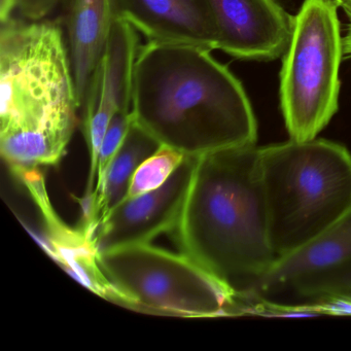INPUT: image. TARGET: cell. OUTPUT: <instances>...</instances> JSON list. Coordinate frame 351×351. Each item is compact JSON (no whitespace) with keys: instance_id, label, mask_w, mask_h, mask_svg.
I'll return each mask as SVG.
<instances>
[{"instance_id":"6da1fadb","label":"cell","mask_w":351,"mask_h":351,"mask_svg":"<svg viewBox=\"0 0 351 351\" xmlns=\"http://www.w3.org/2000/svg\"><path fill=\"white\" fill-rule=\"evenodd\" d=\"M131 112L160 145L190 157L258 141L256 114L241 82L210 50L194 45L141 46Z\"/></svg>"},{"instance_id":"7a4b0ae2","label":"cell","mask_w":351,"mask_h":351,"mask_svg":"<svg viewBox=\"0 0 351 351\" xmlns=\"http://www.w3.org/2000/svg\"><path fill=\"white\" fill-rule=\"evenodd\" d=\"M176 231L182 254L227 285L245 306L277 261L260 147H235L198 158Z\"/></svg>"},{"instance_id":"3957f363","label":"cell","mask_w":351,"mask_h":351,"mask_svg":"<svg viewBox=\"0 0 351 351\" xmlns=\"http://www.w3.org/2000/svg\"><path fill=\"white\" fill-rule=\"evenodd\" d=\"M0 104V152L12 172L57 165L81 110L57 22L12 16L1 21Z\"/></svg>"},{"instance_id":"277c9868","label":"cell","mask_w":351,"mask_h":351,"mask_svg":"<svg viewBox=\"0 0 351 351\" xmlns=\"http://www.w3.org/2000/svg\"><path fill=\"white\" fill-rule=\"evenodd\" d=\"M277 260L313 241L351 209V154L326 139L260 147Z\"/></svg>"},{"instance_id":"5b68a950","label":"cell","mask_w":351,"mask_h":351,"mask_svg":"<svg viewBox=\"0 0 351 351\" xmlns=\"http://www.w3.org/2000/svg\"><path fill=\"white\" fill-rule=\"evenodd\" d=\"M117 303L141 311L206 318L245 313L235 293L186 254L149 243L97 254Z\"/></svg>"},{"instance_id":"8992f818","label":"cell","mask_w":351,"mask_h":351,"mask_svg":"<svg viewBox=\"0 0 351 351\" xmlns=\"http://www.w3.org/2000/svg\"><path fill=\"white\" fill-rule=\"evenodd\" d=\"M337 7L304 0L282 56L280 108L289 139L311 141L338 110L343 44Z\"/></svg>"},{"instance_id":"52a82bcc","label":"cell","mask_w":351,"mask_h":351,"mask_svg":"<svg viewBox=\"0 0 351 351\" xmlns=\"http://www.w3.org/2000/svg\"><path fill=\"white\" fill-rule=\"evenodd\" d=\"M139 48L138 32L117 19L82 104V126L90 155L89 178L82 200L93 198L98 155L110 120L117 112L132 108L133 73Z\"/></svg>"},{"instance_id":"ba28073f","label":"cell","mask_w":351,"mask_h":351,"mask_svg":"<svg viewBox=\"0 0 351 351\" xmlns=\"http://www.w3.org/2000/svg\"><path fill=\"white\" fill-rule=\"evenodd\" d=\"M198 158L186 156L160 188L125 198L97 226L93 245L97 254L135 244L149 243L178 228Z\"/></svg>"},{"instance_id":"9c48e42d","label":"cell","mask_w":351,"mask_h":351,"mask_svg":"<svg viewBox=\"0 0 351 351\" xmlns=\"http://www.w3.org/2000/svg\"><path fill=\"white\" fill-rule=\"evenodd\" d=\"M206 1L219 29V50L240 60L270 61L283 56L293 16L276 0Z\"/></svg>"},{"instance_id":"30bf717a","label":"cell","mask_w":351,"mask_h":351,"mask_svg":"<svg viewBox=\"0 0 351 351\" xmlns=\"http://www.w3.org/2000/svg\"><path fill=\"white\" fill-rule=\"evenodd\" d=\"M117 19L147 42L219 50V34L206 0H114Z\"/></svg>"},{"instance_id":"8fae6325","label":"cell","mask_w":351,"mask_h":351,"mask_svg":"<svg viewBox=\"0 0 351 351\" xmlns=\"http://www.w3.org/2000/svg\"><path fill=\"white\" fill-rule=\"evenodd\" d=\"M67 46L80 102L117 21L114 0H63Z\"/></svg>"},{"instance_id":"7c38bea8","label":"cell","mask_w":351,"mask_h":351,"mask_svg":"<svg viewBox=\"0 0 351 351\" xmlns=\"http://www.w3.org/2000/svg\"><path fill=\"white\" fill-rule=\"evenodd\" d=\"M274 314L311 313L351 310V258L305 275L256 301Z\"/></svg>"},{"instance_id":"4fadbf2b","label":"cell","mask_w":351,"mask_h":351,"mask_svg":"<svg viewBox=\"0 0 351 351\" xmlns=\"http://www.w3.org/2000/svg\"><path fill=\"white\" fill-rule=\"evenodd\" d=\"M350 258L351 209L313 241L277 260L245 303L252 308L254 302L279 287Z\"/></svg>"},{"instance_id":"5bb4252c","label":"cell","mask_w":351,"mask_h":351,"mask_svg":"<svg viewBox=\"0 0 351 351\" xmlns=\"http://www.w3.org/2000/svg\"><path fill=\"white\" fill-rule=\"evenodd\" d=\"M160 147L161 145L135 124L132 119L128 133L94 192L89 210L84 213L79 227L92 242L101 219L110 209L126 198L133 176L139 166L153 156Z\"/></svg>"},{"instance_id":"9a60e30c","label":"cell","mask_w":351,"mask_h":351,"mask_svg":"<svg viewBox=\"0 0 351 351\" xmlns=\"http://www.w3.org/2000/svg\"><path fill=\"white\" fill-rule=\"evenodd\" d=\"M184 157V154L161 145L135 172L126 198L139 196L160 188L182 164Z\"/></svg>"},{"instance_id":"2e32d148","label":"cell","mask_w":351,"mask_h":351,"mask_svg":"<svg viewBox=\"0 0 351 351\" xmlns=\"http://www.w3.org/2000/svg\"><path fill=\"white\" fill-rule=\"evenodd\" d=\"M131 123H132L131 110L117 112L110 120L106 134H104L101 147H100L99 155H98L95 190L101 182L112 158L114 157L124 141L129 128H130Z\"/></svg>"},{"instance_id":"e0dca14e","label":"cell","mask_w":351,"mask_h":351,"mask_svg":"<svg viewBox=\"0 0 351 351\" xmlns=\"http://www.w3.org/2000/svg\"><path fill=\"white\" fill-rule=\"evenodd\" d=\"M63 0H16V10L27 20L46 19Z\"/></svg>"},{"instance_id":"ac0fdd59","label":"cell","mask_w":351,"mask_h":351,"mask_svg":"<svg viewBox=\"0 0 351 351\" xmlns=\"http://www.w3.org/2000/svg\"><path fill=\"white\" fill-rule=\"evenodd\" d=\"M16 10V0H0V21L11 17Z\"/></svg>"},{"instance_id":"d6986e66","label":"cell","mask_w":351,"mask_h":351,"mask_svg":"<svg viewBox=\"0 0 351 351\" xmlns=\"http://www.w3.org/2000/svg\"><path fill=\"white\" fill-rule=\"evenodd\" d=\"M338 8H342L346 15L351 12V0H330Z\"/></svg>"},{"instance_id":"ffe728a7","label":"cell","mask_w":351,"mask_h":351,"mask_svg":"<svg viewBox=\"0 0 351 351\" xmlns=\"http://www.w3.org/2000/svg\"><path fill=\"white\" fill-rule=\"evenodd\" d=\"M347 16L350 20V24H349L348 34H347L346 40H345V49L351 55V12Z\"/></svg>"}]
</instances>
